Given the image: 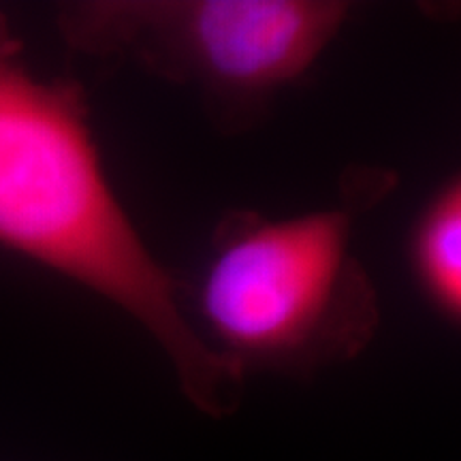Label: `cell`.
<instances>
[{
    "instance_id": "obj_1",
    "label": "cell",
    "mask_w": 461,
    "mask_h": 461,
    "mask_svg": "<svg viewBox=\"0 0 461 461\" xmlns=\"http://www.w3.org/2000/svg\"><path fill=\"white\" fill-rule=\"evenodd\" d=\"M0 246L113 303L154 338L190 402L227 417L241 378L182 308L180 286L113 193L79 92L15 58L0 22Z\"/></svg>"
},
{
    "instance_id": "obj_3",
    "label": "cell",
    "mask_w": 461,
    "mask_h": 461,
    "mask_svg": "<svg viewBox=\"0 0 461 461\" xmlns=\"http://www.w3.org/2000/svg\"><path fill=\"white\" fill-rule=\"evenodd\" d=\"M350 15L336 0H96L62 11L73 48L197 90L229 124L305 77Z\"/></svg>"
},
{
    "instance_id": "obj_2",
    "label": "cell",
    "mask_w": 461,
    "mask_h": 461,
    "mask_svg": "<svg viewBox=\"0 0 461 461\" xmlns=\"http://www.w3.org/2000/svg\"><path fill=\"white\" fill-rule=\"evenodd\" d=\"M363 173L342 203L269 218L230 212L216 227L199 282L201 336L238 376L314 374L370 346L380 305L353 250L357 212L389 193Z\"/></svg>"
},
{
    "instance_id": "obj_4",
    "label": "cell",
    "mask_w": 461,
    "mask_h": 461,
    "mask_svg": "<svg viewBox=\"0 0 461 461\" xmlns=\"http://www.w3.org/2000/svg\"><path fill=\"white\" fill-rule=\"evenodd\" d=\"M408 257L420 295L434 312L461 319V184L451 177L423 205L414 222Z\"/></svg>"
}]
</instances>
